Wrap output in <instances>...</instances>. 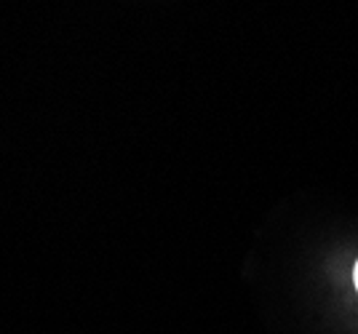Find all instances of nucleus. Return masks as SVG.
<instances>
[{
    "instance_id": "1",
    "label": "nucleus",
    "mask_w": 358,
    "mask_h": 334,
    "mask_svg": "<svg viewBox=\"0 0 358 334\" xmlns=\"http://www.w3.org/2000/svg\"><path fill=\"white\" fill-rule=\"evenodd\" d=\"M353 284H356V291H358V259L356 265H353Z\"/></svg>"
}]
</instances>
